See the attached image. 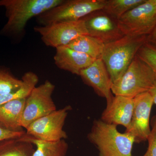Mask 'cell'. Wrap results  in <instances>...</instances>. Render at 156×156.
<instances>
[{
    "mask_svg": "<svg viewBox=\"0 0 156 156\" xmlns=\"http://www.w3.org/2000/svg\"><path fill=\"white\" fill-rule=\"evenodd\" d=\"M146 0H106L102 11L118 20L125 13Z\"/></svg>",
    "mask_w": 156,
    "mask_h": 156,
    "instance_id": "20",
    "label": "cell"
},
{
    "mask_svg": "<svg viewBox=\"0 0 156 156\" xmlns=\"http://www.w3.org/2000/svg\"><path fill=\"white\" fill-rule=\"evenodd\" d=\"M117 126L101 119L94 120L87 138L97 147L98 156H131L134 137L120 133Z\"/></svg>",
    "mask_w": 156,
    "mask_h": 156,
    "instance_id": "2",
    "label": "cell"
},
{
    "mask_svg": "<svg viewBox=\"0 0 156 156\" xmlns=\"http://www.w3.org/2000/svg\"><path fill=\"white\" fill-rule=\"evenodd\" d=\"M134 108V98L114 95L102 113L100 119L115 126H124L126 129L131 123Z\"/></svg>",
    "mask_w": 156,
    "mask_h": 156,
    "instance_id": "13",
    "label": "cell"
},
{
    "mask_svg": "<svg viewBox=\"0 0 156 156\" xmlns=\"http://www.w3.org/2000/svg\"><path fill=\"white\" fill-rule=\"evenodd\" d=\"M54 58L58 68L80 76L83 70L89 67L96 59L66 46L56 48Z\"/></svg>",
    "mask_w": 156,
    "mask_h": 156,
    "instance_id": "14",
    "label": "cell"
},
{
    "mask_svg": "<svg viewBox=\"0 0 156 156\" xmlns=\"http://www.w3.org/2000/svg\"><path fill=\"white\" fill-rule=\"evenodd\" d=\"M153 104L152 97L148 92L134 98L132 119L125 132L133 136L136 143L147 140L151 131L150 116Z\"/></svg>",
    "mask_w": 156,
    "mask_h": 156,
    "instance_id": "10",
    "label": "cell"
},
{
    "mask_svg": "<svg viewBox=\"0 0 156 156\" xmlns=\"http://www.w3.org/2000/svg\"><path fill=\"white\" fill-rule=\"evenodd\" d=\"M154 4L155 7L156 9V0H153Z\"/></svg>",
    "mask_w": 156,
    "mask_h": 156,
    "instance_id": "27",
    "label": "cell"
},
{
    "mask_svg": "<svg viewBox=\"0 0 156 156\" xmlns=\"http://www.w3.org/2000/svg\"><path fill=\"white\" fill-rule=\"evenodd\" d=\"M80 76L98 95L105 98L107 104L111 101L114 97L112 92L113 83L101 58L96 59L90 66L83 70Z\"/></svg>",
    "mask_w": 156,
    "mask_h": 156,
    "instance_id": "12",
    "label": "cell"
},
{
    "mask_svg": "<svg viewBox=\"0 0 156 156\" xmlns=\"http://www.w3.org/2000/svg\"><path fill=\"white\" fill-rule=\"evenodd\" d=\"M69 105L56 110L47 115L33 122L26 129V134L35 139L47 141H56L67 138L63 130Z\"/></svg>",
    "mask_w": 156,
    "mask_h": 156,
    "instance_id": "8",
    "label": "cell"
},
{
    "mask_svg": "<svg viewBox=\"0 0 156 156\" xmlns=\"http://www.w3.org/2000/svg\"><path fill=\"white\" fill-rule=\"evenodd\" d=\"M55 86L50 81L35 87L26 99L20 125L26 129L30 124L56 109L52 98Z\"/></svg>",
    "mask_w": 156,
    "mask_h": 156,
    "instance_id": "7",
    "label": "cell"
},
{
    "mask_svg": "<svg viewBox=\"0 0 156 156\" xmlns=\"http://www.w3.org/2000/svg\"><path fill=\"white\" fill-rule=\"evenodd\" d=\"M21 79L23 84L19 90L0 95V105L14 99L27 98L39 82L38 76L32 71L25 73Z\"/></svg>",
    "mask_w": 156,
    "mask_h": 156,
    "instance_id": "19",
    "label": "cell"
},
{
    "mask_svg": "<svg viewBox=\"0 0 156 156\" xmlns=\"http://www.w3.org/2000/svg\"><path fill=\"white\" fill-rule=\"evenodd\" d=\"M26 98L11 101L0 105V127L12 131H23L20 125Z\"/></svg>",
    "mask_w": 156,
    "mask_h": 156,
    "instance_id": "15",
    "label": "cell"
},
{
    "mask_svg": "<svg viewBox=\"0 0 156 156\" xmlns=\"http://www.w3.org/2000/svg\"><path fill=\"white\" fill-rule=\"evenodd\" d=\"M23 84L22 79L15 77L9 70L0 68V95L16 92Z\"/></svg>",
    "mask_w": 156,
    "mask_h": 156,
    "instance_id": "21",
    "label": "cell"
},
{
    "mask_svg": "<svg viewBox=\"0 0 156 156\" xmlns=\"http://www.w3.org/2000/svg\"><path fill=\"white\" fill-rule=\"evenodd\" d=\"M106 0H64L61 4L36 17L40 26L77 21L95 11L102 10Z\"/></svg>",
    "mask_w": 156,
    "mask_h": 156,
    "instance_id": "5",
    "label": "cell"
},
{
    "mask_svg": "<svg viewBox=\"0 0 156 156\" xmlns=\"http://www.w3.org/2000/svg\"><path fill=\"white\" fill-rule=\"evenodd\" d=\"M26 131H12L5 130L0 127V141L5 140L19 138L24 136Z\"/></svg>",
    "mask_w": 156,
    "mask_h": 156,
    "instance_id": "24",
    "label": "cell"
},
{
    "mask_svg": "<svg viewBox=\"0 0 156 156\" xmlns=\"http://www.w3.org/2000/svg\"><path fill=\"white\" fill-rule=\"evenodd\" d=\"M64 0H0V7L5 10L7 21L1 33L20 37L25 33L29 20L58 5Z\"/></svg>",
    "mask_w": 156,
    "mask_h": 156,
    "instance_id": "1",
    "label": "cell"
},
{
    "mask_svg": "<svg viewBox=\"0 0 156 156\" xmlns=\"http://www.w3.org/2000/svg\"><path fill=\"white\" fill-rule=\"evenodd\" d=\"M83 19L88 34L100 40L105 45L124 36L119 28L118 20L102 10L93 12Z\"/></svg>",
    "mask_w": 156,
    "mask_h": 156,
    "instance_id": "11",
    "label": "cell"
},
{
    "mask_svg": "<svg viewBox=\"0 0 156 156\" xmlns=\"http://www.w3.org/2000/svg\"><path fill=\"white\" fill-rule=\"evenodd\" d=\"M136 56L146 62L156 75V49L146 42L140 48Z\"/></svg>",
    "mask_w": 156,
    "mask_h": 156,
    "instance_id": "22",
    "label": "cell"
},
{
    "mask_svg": "<svg viewBox=\"0 0 156 156\" xmlns=\"http://www.w3.org/2000/svg\"><path fill=\"white\" fill-rule=\"evenodd\" d=\"M147 42L156 49V26L151 33L147 36Z\"/></svg>",
    "mask_w": 156,
    "mask_h": 156,
    "instance_id": "25",
    "label": "cell"
},
{
    "mask_svg": "<svg viewBox=\"0 0 156 156\" xmlns=\"http://www.w3.org/2000/svg\"><path fill=\"white\" fill-rule=\"evenodd\" d=\"M147 37L124 36L105 45L101 59L112 83L119 80L128 69Z\"/></svg>",
    "mask_w": 156,
    "mask_h": 156,
    "instance_id": "3",
    "label": "cell"
},
{
    "mask_svg": "<svg viewBox=\"0 0 156 156\" xmlns=\"http://www.w3.org/2000/svg\"><path fill=\"white\" fill-rule=\"evenodd\" d=\"M150 125L151 132L147 139V150L143 156H156V114L151 119Z\"/></svg>",
    "mask_w": 156,
    "mask_h": 156,
    "instance_id": "23",
    "label": "cell"
},
{
    "mask_svg": "<svg viewBox=\"0 0 156 156\" xmlns=\"http://www.w3.org/2000/svg\"><path fill=\"white\" fill-rule=\"evenodd\" d=\"M148 92L150 93L152 97L154 104L156 105V80L153 87H152L151 89Z\"/></svg>",
    "mask_w": 156,
    "mask_h": 156,
    "instance_id": "26",
    "label": "cell"
},
{
    "mask_svg": "<svg viewBox=\"0 0 156 156\" xmlns=\"http://www.w3.org/2000/svg\"><path fill=\"white\" fill-rule=\"evenodd\" d=\"M34 146L21 137L5 140L0 141V156H32Z\"/></svg>",
    "mask_w": 156,
    "mask_h": 156,
    "instance_id": "18",
    "label": "cell"
},
{
    "mask_svg": "<svg viewBox=\"0 0 156 156\" xmlns=\"http://www.w3.org/2000/svg\"><path fill=\"white\" fill-rule=\"evenodd\" d=\"M34 29L40 35L45 45L55 48L67 46L78 37L88 34L83 18L77 21L37 26Z\"/></svg>",
    "mask_w": 156,
    "mask_h": 156,
    "instance_id": "9",
    "label": "cell"
},
{
    "mask_svg": "<svg viewBox=\"0 0 156 156\" xmlns=\"http://www.w3.org/2000/svg\"><path fill=\"white\" fill-rule=\"evenodd\" d=\"M23 140L35 146L32 156H66L69 148L65 140L56 141H47L35 139L25 134L21 137Z\"/></svg>",
    "mask_w": 156,
    "mask_h": 156,
    "instance_id": "16",
    "label": "cell"
},
{
    "mask_svg": "<svg viewBox=\"0 0 156 156\" xmlns=\"http://www.w3.org/2000/svg\"><path fill=\"white\" fill-rule=\"evenodd\" d=\"M156 75L152 69L137 56L122 76L113 83L112 92L115 95L134 98L149 92L153 87Z\"/></svg>",
    "mask_w": 156,
    "mask_h": 156,
    "instance_id": "4",
    "label": "cell"
},
{
    "mask_svg": "<svg viewBox=\"0 0 156 156\" xmlns=\"http://www.w3.org/2000/svg\"><path fill=\"white\" fill-rule=\"evenodd\" d=\"M124 36H147L156 26V9L153 0H146L125 13L118 20Z\"/></svg>",
    "mask_w": 156,
    "mask_h": 156,
    "instance_id": "6",
    "label": "cell"
},
{
    "mask_svg": "<svg viewBox=\"0 0 156 156\" xmlns=\"http://www.w3.org/2000/svg\"><path fill=\"white\" fill-rule=\"evenodd\" d=\"M66 46L97 59L101 58L105 44L96 38L87 34L78 37Z\"/></svg>",
    "mask_w": 156,
    "mask_h": 156,
    "instance_id": "17",
    "label": "cell"
}]
</instances>
